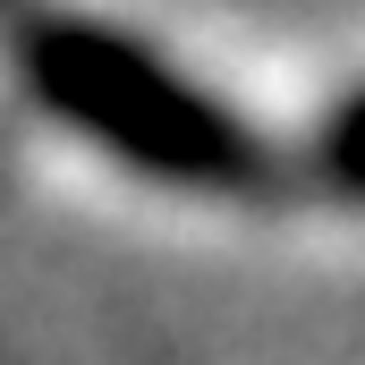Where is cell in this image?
I'll list each match as a JSON object with an SVG mask.
<instances>
[{
	"instance_id": "obj_1",
	"label": "cell",
	"mask_w": 365,
	"mask_h": 365,
	"mask_svg": "<svg viewBox=\"0 0 365 365\" xmlns=\"http://www.w3.org/2000/svg\"><path fill=\"white\" fill-rule=\"evenodd\" d=\"M17 68L51 119H68L93 153L128 162L136 179L195 187V195H247L272 170L264 136L221 93L195 86L187 68H170L153 43H136L119 26L34 17L17 34Z\"/></svg>"
},
{
	"instance_id": "obj_2",
	"label": "cell",
	"mask_w": 365,
	"mask_h": 365,
	"mask_svg": "<svg viewBox=\"0 0 365 365\" xmlns=\"http://www.w3.org/2000/svg\"><path fill=\"white\" fill-rule=\"evenodd\" d=\"M314 170H323V187L331 195H349V204H365V86L323 119V136H314Z\"/></svg>"
}]
</instances>
